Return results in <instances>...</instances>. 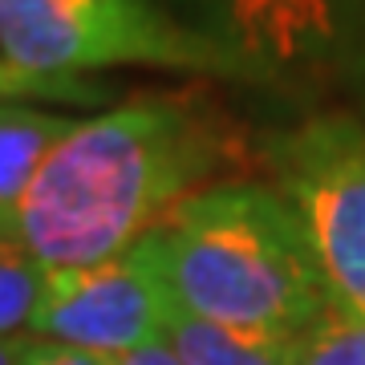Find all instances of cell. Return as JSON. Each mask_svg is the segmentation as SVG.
Here are the masks:
<instances>
[{"label":"cell","mask_w":365,"mask_h":365,"mask_svg":"<svg viewBox=\"0 0 365 365\" xmlns=\"http://www.w3.org/2000/svg\"><path fill=\"white\" fill-rule=\"evenodd\" d=\"M78 126V118L37 110L25 102H0V223L16 227V211L25 203L45 158Z\"/></svg>","instance_id":"7"},{"label":"cell","mask_w":365,"mask_h":365,"mask_svg":"<svg viewBox=\"0 0 365 365\" xmlns=\"http://www.w3.org/2000/svg\"><path fill=\"white\" fill-rule=\"evenodd\" d=\"M21 365H114V361L102 357V353H86V349H73V345L29 337V349H25V361Z\"/></svg>","instance_id":"12"},{"label":"cell","mask_w":365,"mask_h":365,"mask_svg":"<svg viewBox=\"0 0 365 365\" xmlns=\"http://www.w3.org/2000/svg\"><path fill=\"white\" fill-rule=\"evenodd\" d=\"M49 268L29 252L13 223H0V337H29Z\"/></svg>","instance_id":"9"},{"label":"cell","mask_w":365,"mask_h":365,"mask_svg":"<svg viewBox=\"0 0 365 365\" xmlns=\"http://www.w3.org/2000/svg\"><path fill=\"white\" fill-rule=\"evenodd\" d=\"M146 240L170 304L207 325L300 341L333 304L297 211L272 182L203 187Z\"/></svg>","instance_id":"2"},{"label":"cell","mask_w":365,"mask_h":365,"mask_svg":"<svg viewBox=\"0 0 365 365\" xmlns=\"http://www.w3.org/2000/svg\"><path fill=\"white\" fill-rule=\"evenodd\" d=\"M349 9H353V16L361 21V29H365V0H349Z\"/></svg>","instance_id":"15"},{"label":"cell","mask_w":365,"mask_h":365,"mask_svg":"<svg viewBox=\"0 0 365 365\" xmlns=\"http://www.w3.org/2000/svg\"><path fill=\"white\" fill-rule=\"evenodd\" d=\"M29 349V337H0V365H21Z\"/></svg>","instance_id":"14"},{"label":"cell","mask_w":365,"mask_h":365,"mask_svg":"<svg viewBox=\"0 0 365 365\" xmlns=\"http://www.w3.org/2000/svg\"><path fill=\"white\" fill-rule=\"evenodd\" d=\"M297 365H365V317L329 304L297 341Z\"/></svg>","instance_id":"10"},{"label":"cell","mask_w":365,"mask_h":365,"mask_svg":"<svg viewBox=\"0 0 365 365\" xmlns=\"http://www.w3.org/2000/svg\"><path fill=\"white\" fill-rule=\"evenodd\" d=\"M240 78H288L337 61L365 37L349 0H163Z\"/></svg>","instance_id":"6"},{"label":"cell","mask_w":365,"mask_h":365,"mask_svg":"<svg viewBox=\"0 0 365 365\" xmlns=\"http://www.w3.org/2000/svg\"><path fill=\"white\" fill-rule=\"evenodd\" d=\"M114 365H182V361L175 357L167 333H163L158 341H150V345H143V349H134V353H126V357H118Z\"/></svg>","instance_id":"13"},{"label":"cell","mask_w":365,"mask_h":365,"mask_svg":"<svg viewBox=\"0 0 365 365\" xmlns=\"http://www.w3.org/2000/svg\"><path fill=\"white\" fill-rule=\"evenodd\" d=\"M167 341L182 365H297V341L248 337L170 309Z\"/></svg>","instance_id":"8"},{"label":"cell","mask_w":365,"mask_h":365,"mask_svg":"<svg viewBox=\"0 0 365 365\" xmlns=\"http://www.w3.org/2000/svg\"><path fill=\"white\" fill-rule=\"evenodd\" d=\"M0 61L37 78H86L118 66L240 78L163 0H0Z\"/></svg>","instance_id":"3"},{"label":"cell","mask_w":365,"mask_h":365,"mask_svg":"<svg viewBox=\"0 0 365 365\" xmlns=\"http://www.w3.org/2000/svg\"><path fill=\"white\" fill-rule=\"evenodd\" d=\"M170 309L175 304L155 268L150 240L143 235L122 256L45 276V292L29 337L73 345L118 361L163 337Z\"/></svg>","instance_id":"5"},{"label":"cell","mask_w":365,"mask_h":365,"mask_svg":"<svg viewBox=\"0 0 365 365\" xmlns=\"http://www.w3.org/2000/svg\"><path fill=\"white\" fill-rule=\"evenodd\" d=\"M264 167L297 211L333 304L365 317V122L317 114L272 134Z\"/></svg>","instance_id":"4"},{"label":"cell","mask_w":365,"mask_h":365,"mask_svg":"<svg viewBox=\"0 0 365 365\" xmlns=\"http://www.w3.org/2000/svg\"><path fill=\"white\" fill-rule=\"evenodd\" d=\"M25 98H49V102H93L102 98V86L86 78H37L25 69L0 61V102H25Z\"/></svg>","instance_id":"11"},{"label":"cell","mask_w":365,"mask_h":365,"mask_svg":"<svg viewBox=\"0 0 365 365\" xmlns=\"http://www.w3.org/2000/svg\"><path fill=\"white\" fill-rule=\"evenodd\" d=\"M248 163V134L199 90L134 93L78 118L16 211V232L49 272L90 268L150 235L187 195Z\"/></svg>","instance_id":"1"}]
</instances>
